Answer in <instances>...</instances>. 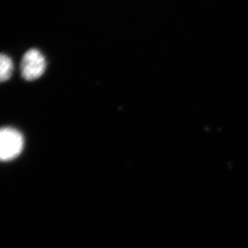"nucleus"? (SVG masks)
Returning <instances> with one entry per match:
<instances>
[{
    "label": "nucleus",
    "mask_w": 248,
    "mask_h": 248,
    "mask_svg": "<svg viewBox=\"0 0 248 248\" xmlns=\"http://www.w3.org/2000/svg\"><path fill=\"white\" fill-rule=\"evenodd\" d=\"M47 62L45 56L36 48H31L24 53L20 63L21 75L27 81L41 78L46 71Z\"/></svg>",
    "instance_id": "nucleus-2"
},
{
    "label": "nucleus",
    "mask_w": 248,
    "mask_h": 248,
    "mask_svg": "<svg viewBox=\"0 0 248 248\" xmlns=\"http://www.w3.org/2000/svg\"><path fill=\"white\" fill-rule=\"evenodd\" d=\"M24 148V137L16 129H0V160L9 161L16 158Z\"/></svg>",
    "instance_id": "nucleus-1"
},
{
    "label": "nucleus",
    "mask_w": 248,
    "mask_h": 248,
    "mask_svg": "<svg viewBox=\"0 0 248 248\" xmlns=\"http://www.w3.org/2000/svg\"><path fill=\"white\" fill-rule=\"evenodd\" d=\"M14 70V64L12 58L0 53V82L7 81L12 77Z\"/></svg>",
    "instance_id": "nucleus-3"
}]
</instances>
